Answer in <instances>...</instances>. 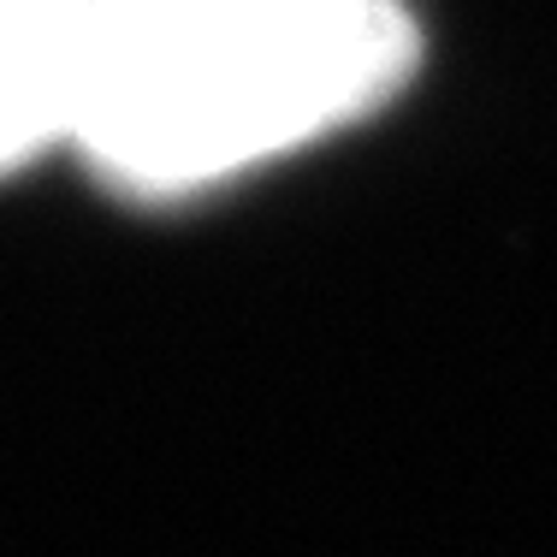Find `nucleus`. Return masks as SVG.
Wrapping results in <instances>:
<instances>
[{
  "instance_id": "f03ea898",
  "label": "nucleus",
  "mask_w": 557,
  "mask_h": 557,
  "mask_svg": "<svg viewBox=\"0 0 557 557\" xmlns=\"http://www.w3.org/2000/svg\"><path fill=\"white\" fill-rule=\"evenodd\" d=\"M84 60L89 0H0V172L72 143Z\"/></svg>"
},
{
  "instance_id": "f257e3e1",
  "label": "nucleus",
  "mask_w": 557,
  "mask_h": 557,
  "mask_svg": "<svg viewBox=\"0 0 557 557\" xmlns=\"http://www.w3.org/2000/svg\"><path fill=\"white\" fill-rule=\"evenodd\" d=\"M409 65L397 0H89L72 143L125 190L184 196L362 119Z\"/></svg>"
}]
</instances>
